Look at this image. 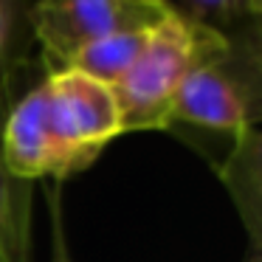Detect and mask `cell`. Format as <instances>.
I'll return each mask as SVG.
<instances>
[{
	"label": "cell",
	"mask_w": 262,
	"mask_h": 262,
	"mask_svg": "<svg viewBox=\"0 0 262 262\" xmlns=\"http://www.w3.org/2000/svg\"><path fill=\"white\" fill-rule=\"evenodd\" d=\"M124 136L116 91L76 68L48 71L17 96L0 124V155L23 181H65Z\"/></svg>",
	"instance_id": "cell-1"
},
{
	"label": "cell",
	"mask_w": 262,
	"mask_h": 262,
	"mask_svg": "<svg viewBox=\"0 0 262 262\" xmlns=\"http://www.w3.org/2000/svg\"><path fill=\"white\" fill-rule=\"evenodd\" d=\"M220 48L223 40L214 31L192 23L178 12L155 26L133 68L113 85L121 110V130H169L172 107L183 79L200 59Z\"/></svg>",
	"instance_id": "cell-2"
},
{
	"label": "cell",
	"mask_w": 262,
	"mask_h": 262,
	"mask_svg": "<svg viewBox=\"0 0 262 262\" xmlns=\"http://www.w3.org/2000/svg\"><path fill=\"white\" fill-rule=\"evenodd\" d=\"M175 12L169 0H34L31 26L42 71H62L85 46L119 31H149Z\"/></svg>",
	"instance_id": "cell-3"
},
{
	"label": "cell",
	"mask_w": 262,
	"mask_h": 262,
	"mask_svg": "<svg viewBox=\"0 0 262 262\" xmlns=\"http://www.w3.org/2000/svg\"><path fill=\"white\" fill-rule=\"evenodd\" d=\"M217 175L245 228L243 262H262V124L231 138Z\"/></svg>",
	"instance_id": "cell-4"
},
{
	"label": "cell",
	"mask_w": 262,
	"mask_h": 262,
	"mask_svg": "<svg viewBox=\"0 0 262 262\" xmlns=\"http://www.w3.org/2000/svg\"><path fill=\"white\" fill-rule=\"evenodd\" d=\"M31 3L34 0H0V113L14 102L17 82L29 71L37 46Z\"/></svg>",
	"instance_id": "cell-5"
},
{
	"label": "cell",
	"mask_w": 262,
	"mask_h": 262,
	"mask_svg": "<svg viewBox=\"0 0 262 262\" xmlns=\"http://www.w3.org/2000/svg\"><path fill=\"white\" fill-rule=\"evenodd\" d=\"M6 110L0 113V124ZM31 181L12 175L0 155V262H31Z\"/></svg>",
	"instance_id": "cell-6"
},
{
	"label": "cell",
	"mask_w": 262,
	"mask_h": 262,
	"mask_svg": "<svg viewBox=\"0 0 262 262\" xmlns=\"http://www.w3.org/2000/svg\"><path fill=\"white\" fill-rule=\"evenodd\" d=\"M152 31V29H149ZM149 31H119V34L102 37V40L85 46L68 68H76L82 74L93 76V79L104 82L113 88L127 71L133 68V62L138 59V54L144 51L149 40Z\"/></svg>",
	"instance_id": "cell-7"
},
{
	"label": "cell",
	"mask_w": 262,
	"mask_h": 262,
	"mask_svg": "<svg viewBox=\"0 0 262 262\" xmlns=\"http://www.w3.org/2000/svg\"><path fill=\"white\" fill-rule=\"evenodd\" d=\"M62 228H59V223H57V262H68V256H65V245H62Z\"/></svg>",
	"instance_id": "cell-8"
}]
</instances>
